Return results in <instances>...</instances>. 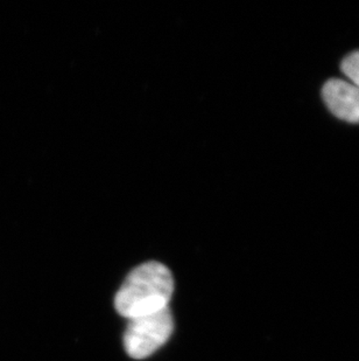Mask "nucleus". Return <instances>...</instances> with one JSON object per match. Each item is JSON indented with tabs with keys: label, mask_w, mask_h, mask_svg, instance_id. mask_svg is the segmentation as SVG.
<instances>
[{
	"label": "nucleus",
	"mask_w": 359,
	"mask_h": 361,
	"mask_svg": "<svg viewBox=\"0 0 359 361\" xmlns=\"http://www.w3.org/2000/svg\"><path fill=\"white\" fill-rule=\"evenodd\" d=\"M170 307L156 314L129 319L124 334V348L133 359H145L166 344L173 334Z\"/></svg>",
	"instance_id": "obj_2"
},
{
	"label": "nucleus",
	"mask_w": 359,
	"mask_h": 361,
	"mask_svg": "<svg viewBox=\"0 0 359 361\" xmlns=\"http://www.w3.org/2000/svg\"><path fill=\"white\" fill-rule=\"evenodd\" d=\"M174 291L170 270L160 262H146L127 275L115 295V310L127 319L156 314L168 307Z\"/></svg>",
	"instance_id": "obj_1"
},
{
	"label": "nucleus",
	"mask_w": 359,
	"mask_h": 361,
	"mask_svg": "<svg viewBox=\"0 0 359 361\" xmlns=\"http://www.w3.org/2000/svg\"><path fill=\"white\" fill-rule=\"evenodd\" d=\"M341 71L348 81L359 89V51H353L343 59Z\"/></svg>",
	"instance_id": "obj_4"
},
{
	"label": "nucleus",
	"mask_w": 359,
	"mask_h": 361,
	"mask_svg": "<svg viewBox=\"0 0 359 361\" xmlns=\"http://www.w3.org/2000/svg\"><path fill=\"white\" fill-rule=\"evenodd\" d=\"M325 106L339 120L359 124V89L346 80L332 79L322 88Z\"/></svg>",
	"instance_id": "obj_3"
}]
</instances>
